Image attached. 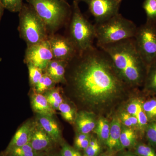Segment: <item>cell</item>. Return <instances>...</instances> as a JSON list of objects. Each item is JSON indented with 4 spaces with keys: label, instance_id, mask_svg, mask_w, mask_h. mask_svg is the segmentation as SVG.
<instances>
[{
    "label": "cell",
    "instance_id": "obj_11",
    "mask_svg": "<svg viewBox=\"0 0 156 156\" xmlns=\"http://www.w3.org/2000/svg\"><path fill=\"white\" fill-rule=\"evenodd\" d=\"M29 144L34 150L44 154L52 151L56 144L39 124L35 126Z\"/></svg>",
    "mask_w": 156,
    "mask_h": 156
},
{
    "label": "cell",
    "instance_id": "obj_28",
    "mask_svg": "<svg viewBox=\"0 0 156 156\" xmlns=\"http://www.w3.org/2000/svg\"><path fill=\"white\" fill-rule=\"evenodd\" d=\"M144 135L148 144L156 151V121L148 123L144 130Z\"/></svg>",
    "mask_w": 156,
    "mask_h": 156
},
{
    "label": "cell",
    "instance_id": "obj_8",
    "mask_svg": "<svg viewBox=\"0 0 156 156\" xmlns=\"http://www.w3.org/2000/svg\"><path fill=\"white\" fill-rule=\"evenodd\" d=\"M53 59L49 39L39 44L27 47L26 51L25 62L42 70H46L48 64Z\"/></svg>",
    "mask_w": 156,
    "mask_h": 156
},
{
    "label": "cell",
    "instance_id": "obj_31",
    "mask_svg": "<svg viewBox=\"0 0 156 156\" xmlns=\"http://www.w3.org/2000/svg\"><path fill=\"white\" fill-rule=\"evenodd\" d=\"M119 117L123 126L139 131L138 121L136 117L129 114L126 111L122 112Z\"/></svg>",
    "mask_w": 156,
    "mask_h": 156
},
{
    "label": "cell",
    "instance_id": "obj_40",
    "mask_svg": "<svg viewBox=\"0 0 156 156\" xmlns=\"http://www.w3.org/2000/svg\"><path fill=\"white\" fill-rule=\"evenodd\" d=\"M117 1H118V2H119V3H121V2H122V1H123V0H117Z\"/></svg>",
    "mask_w": 156,
    "mask_h": 156
},
{
    "label": "cell",
    "instance_id": "obj_25",
    "mask_svg": "<svg viewBox=\"0 0 156 156\" xmlns=\"http://www.w3.org/2000/svg\"><path fill=\"white\" fill-rule=\"evenodd\" d=\"M143 8L146 14V22L156 23V0H144Z\"/></svg>",
    "mask_w": 156,
    "mask_h": 156
},
{
    "label": "cell",
    "instance_id": "obj_10",
    "mask_svg": "<svg viewBox=\"0 0 156 156\" xmlns=\"http://www.w3.org/2000/svg\"><path fill=\"white\" fill-rule=\"evenodd\" d=\"M48 39L54 59L69 62L78 54L77 50L69 38L55 36Z\"/></svg>",
    "mask_w": 156,
    "mask_h": 156
},
{
    "label": "cell",
    "instance_id": "obj_20",
    "mask_svg": "<svg viewBox=\"0 0 156 156\" xmlns=\"http://www.w3.org/2000/svg\"><path fill=\"white\" fill-rule=\"evenodd\" d=\"M110 124L106 118L100 116L97 120L96 126L94 129V133L102 145L106 146L109 135Z\"/></svg>",
    "mask_w": 156,
    "mask_h": 156
},
{
    "label": "cell",
    "instance_id": "obj_9",
    "mask_svg": "<svg viewBox=\"0 0 156 156\" xmlns=\"http://www.w3.org/2000/svg\"><path fill=\"white\" fill-rule=\"evenodd\" d=\"M80 1L88 5L89 11L95 18V23L103 22L119 13L120 3L117 0Z\"/></svg>",
    "mask_w": 156,
    "mask_h": 156
},
{
    "label": "cell",
    "instance_id": "obj_35",
    "mask_svg": "<svg viewBox=\"0 0 156 156\" xmlns=\"http://www.w3.org/2000/svg\"><path fill=\"white\" fill-rule=\"evenodd\" d=\"M61 145L60 151L61 156H83L80 151L77 150L66 143H63Z\"/></svg>",
    "mask_w": 156,
    "mask_h": 156
},
{
    "label": "cell",
    "instance_id": "obj_17",
    "mask_svg": "<svg viewBox=\"0 0 156 156\" xmlns=\"http://www.w3.org/2000/svg\"><path fill=\"white\" fill-rule=\"evenodd\" d=\"M31 105L34 111L37 114L53 116L56 112L50 105L44 95L34 93L32 96Z\"/></svg>",
    "mask_w": 156,
    "mask_h": 156
},
{
    "label": "cell",
    "instance_id": "obj_3",
    "mask_svg": "<svg viewBox=\"0 0 156 156\" xmlns=\"http://www.w3.org/2000/svg\"><path fill=\"white\" fill-rule=\"evenodd\" d=\"M95 26L98 47L134 38L137 27L119 13Z\"/></svg>",
    "mask_w": 156,
    "mask_h": 156
},
{
    "label": "cell",
    "instance_id": "obj_44",
    "mask_svg": "<svg viewBox=\"0 0 156 156\" xmlns=\"http://www.w3.org/2000/svg\"><path fill=\"white\" fill-rule=\"evenodd\" d=\"M83 156H85V155H83Z\"/></svg>",
    "mask_w": 156,
    "mask_h": 156
},
{
    "label": "cell",
    "instance_id": "obj_42",
    "mask_svg": "<svg viewBox=\"0 0 156 156\" xmlns=\"http://www.w3.org/2000/svg\"><path fill=\"white\" fill-rule=\"evenodd\" d=\"M75 1H78H78H79V0H75Z\"/></svg>",
    "mask_w": 156,
    "mask_h": 156
},
{
    "label": "cell",
    "instance_id": "obj_41",
    "mask_svg": "<svg viewBox=\"0 0 156 156\" xmlns=\"http://www.w3.org/2000/svg\"><path fill=\"white\" fill-rule=\"evenodd\" d=\"M0 156H3L2 155V154H1L0 155Z\"/></svg>",
    "mask_w": 156,
    "mask_h": 156
},
{
    "label": "cell",
    "instance_id": "obj_18",
    "mask_svg": "<svg viewBox=\"0 0 156 156\" xmlns=\"http://www.w3.org/2000/svg\"><path fill=\"white\" fill-rule=\"evenodd\" d=\"M136 131L122 125L120 138V151L125 149L134 148L138 142V135Z\"/></svg>",
    "mask_w": 156,
    "mask_h": 156
},
{
    "label": "cell",
    "instance_id": "obj_39",
    "mask_svg": "<svg viewBox=\"0 0 156 156\" xmlns=\"http://www.w3.org/2000/svg\"><path fill=\"white\" fill-rule=\"evenodd\" d=\"M4 9H4V7H3V6L0 3V22H1V19H2V17Z\"/></svg>",
    "mask_w": 156,
    "mask_h": 156
},
{
    "label": "cell",
    "instance_id": "obj_6",
    "mask_svg": "<svg viewBox=\"0 0 156 156\" xmlns=\"http://www.w3.org/2000/svg\"><path fill=\"white\" fill-rule=\"evenodd\" d=\"M19 16L20 35L26 42L27 47L48 39L46 24L30 5L23 4Z\"/></svg>",
    "mask_w": 156,
    "mask_h": 156
},
{
    "label": "cell",
    "instance_id": "obj_15",
    "mask_svg": "<svg viewBox=\"0 0 156 156\" xmlns=\"http://www.w3.org/2000/svg\"><path fill=\"white\" fill-rule=\"evenodd\" d=\"M122 126L119 117L113 116L110 123L109 135L106 144L108 149L117 152L120 151V138Z\"/></svg>",
    "mask_w": 156,
    "mask_h": 156
},
{
    "label": "cell",
    "instance_id": "obj_7",
    "mask_svg": "<svg viewBox=\"0 0 156 156\" xmlns=\"http://www.w3.org/2000/svg\"><path fill=\"white\" fill-rule=\"evenodd\" d=\"M133 39L137 51L147 66L156 61V27L155 23L146 22L137 27Z\"/></svg>",
    "mask_w": 156,
    "mask_h": 156
},
{
    "label": "cell",
    "instance_id": "obj_16",
    "mask_svg": "<svg viewBox=\"0 0 156 156\" xmlns=\"http://www.w3.org/2000/svg\"><path fill=\"white\" fill-rule=\"evenodd\" d=\"M69 62L64 60L54 59L48 64L46 69V73L56 83L65 82L66 81L65 74L66 67Z\"/></svg>",
    "mask_w": 156,
    "mask_h": 156
},
{
    "label": "cell",
    "instance_id": "obj_29",
    "mask_svg": "<svg viewBox=\"0 0 156 156\" xmlns=\"http://www.w3.org/2000/svg\"><path fill=\"white\" fill-rule=\"evenodd\" d=\"M134 153L137 156H156V151L149 144L138 142L134 147Z\"/></svg>",
    "mask_w": 156,
    "mask_h": 156
},
{
    "label": "cell",
    "instance_id": "obj_32",
    "mask_svg": "<svg viewBox=\"0 0 156 156\" xmlns=\"http://www.w3.org/2000/svg\"><path fill=\"white\" fill-rule=\"evenodd\" d=\"M30 82L31 85L34 87L38 83L43 75V70L31 64H27Z\"/></svg>",
    "mask_w": 156,
    "mask_h": 156
},
{
    "label": "cell",
    "instance_id": "obj_1",
    "mask_svg": "<svg viewBox=\"0 0 156 156\" xmlns=\"http://www.w3.org/2000/svg\"><path fill=\"white\" fill-rule=\"evenodd\" d=\"M70 75L73 90L81 102L96 115H109L126 97L135 92L125 83L104 51L93 46L78 53Z\"/></svg>",
    "mask_w": 156,
    "mask_h": 156
},
{
    "label": "cell",
    "instance_id": "obj_38",
    "mask_svg": "<svg viewBox=\"0 0 156 156\" xmlns=\"http://www.w3.org/2000/svg\"><path fill=\"white\" fill-rule=\"evenodd\" d=\"M44 156H61L60 152L57 153H52V151L50 153L46 154Z\"/></svg>",
    "mask_w": 156,
    "mask_h": 156
},
{
    "label": "cell",
    "instance_id": "obj_19",
    "mask_svg": "<svg viewBox=\"0 0 156 156\" xmlns=\"http://www.w3.org/2000/svg\"><path fill=\"white\" fill-rule=\"evenodd\" d=\"M143 86L146 94L156 96V61L148 66Z\"/></svg>",
    "mask_w": 156,
    "mask_h": 156
},
{
    "label": "cell",
    "instance_id": "obj_24",
    "mask_svg": "<svg viewBox=\"0 0 156 156\" xmlns=\"http://www.w3.org/2000/svg\"><path fill=\"white\" fill-rule=\"evenodd\" d=\"M55 83H56L53 81L52 78L48 75V73H45L43 74L41 79L34 88L37 93L43 94L48 90L53 89Z\"/></svg>",
    "mask_w": 156,
    "mask_h": 156
},
{
    "label": "cell",
    "instance_id": "obj_33",
    "mask_svg": "<svg viewBox=\"0 0 156 156\" xmlns=\"http://www.w3.org/2000/svg\"><path fill=\"white\" fill-rule=\"evenodd\" d=\"M4 9L12 12H19L23 4V0H0Z\"/></svg>",
    "mask_w": 156,
    "mask_h": 156
},
{
    "label": "cell",
    "instance_id": "obj_34",
    "mask_svg": "<svg viewBox=\"0 0 156 156\" xmlns=\"http://www.w3.org/2000/svg\"><path fill=\"white\" fill-rule=\"evenodd\" d=\"M144 100L140 98H135L127 105L126 111L129 114L136 117L139 111L142 108Z\"/></svg>",
    "mask_w": 156,
    "mask_h": 156
},
{
    "label": "cell",
    "instance_id": "obj_23",
    "mask_svg": "<svg viewBox=\"0 0 156 156\" xmlns=\"http://www.w3.org/2000/svg\"><path fill=\"white\" fill-rule=\"evenodd\" d=\"M45 154L39 153L34 150L29 143L16 148L5 155L3 156H44Z\"/></svg>",
    "mask_w": 156,
    "mask_h": 156
},
{
    "label": "cell",
    "instance_id": "obj_12",
    "mask_svg": "<svg viewBox=\"0 0 156 156\" xmlns=\"http://www.w3.org/2000/svg\"><path fill=\"white\" fill-rule=\"evenodd\" d=\"M35 125L31 122L23 124L16 131L2 154L5 155L14 149L29 143Z\"/></svg>",
    "mask_w": 156,
    "mask_h": 156
},
{
    "label": "cell",
    "instance_id": "obj_4",
    "mask_svg": "<svg viewBox=\"0 0 156 156\" xmlns=\"http://www.w3.org/2000/svg\"><path fill=\"white\" fill-rule=\"evenodd\" d=\"M44 22L48 31H54L71 16L72 9L65 0H26Z\"/></svg>",
    "mask_w": 156,
    "mask_h": 156
},
{
    "label": "cell",
    "instance_id": "obj_26",
    "mask_svg": "<svg viewBox=\"0 0 156 156\" xmlns=\"http://www.w3.org/2000/svg\"><path fill=\"white\" fill-rule=\"evenodd\" d=\"M101 146L97 138L92 136L89 145L83 151V154L87 156H99L102 150Z\"/></svg>",
    "mask_w": 156,
    "mask_h": 156
},
{
    "label": "cell",
    "instance_id": "obj_27",
    "mask_svg": "<svg viewBox=\"0 0 156 156\" xmlns=\"http://www.w3.org/2000/svg\"><path fill=\"white\" fill-rule=\"evenodd\" d=\"M58 110L60 112L62 117L65 121L70 123H74L76 113L74 109L70 105L63 102L59 105Z\"/></svg>",
    "mask_w": 156,
    "mask_h": 156
},
{
    "label": "cell",
    "instance_id": "obj_13",
    "mask_svg": "<svg viewBox=\"0 0 156 156\" xmlns=\"http://www.w3.org/2000/svg\"><path fill=\"white\" fill-rule=\"evenodd\" d=\"M96 118L95 113L89 111L82 110L77 113L74 123L78 133L90 134L96 126Z\"/></svg>",
    "mask_w": 156,
    "mask_h": 156
},
{
    "label": "cell",
    "instance_id": "obj_37",
    "mask_svg": "<svg viewBox=\"0 0 156 156\" xmlns=\"http://www.w3.org/2000/svg\"><path fill=\"white\" fill-rule=\"evenodd\" d=\"M115 156H137L134 152L131 151H124L116 154Z\"/></svg>",
    "mask_w": 156,
    "mask_h": 156
},
{
    "label": "cell",
    "instance_id": "obj_14",
    "mask_svg": "<svg viewBox=\"0 0 156 156\" xmlns=\"http://www.w3.org/2000/svg\"><path fill=\"white\" fill-rule=\"evenodd\" d=\"M37 115L39 125L56 144H62L61 131L53 116Z\"/></svg>",
    "mask_w": 156,
    "mask_h": 156
},
{
    "label": "cell",
    "instance_id": "obj_30",
    "mask_svg": "<svg viewBox=\"0 0 156 156\" xmlns=\"http://www.w3.org/2000/svg\"><path fill=\"white\" fill-rule=\"evenodd\" d=\"M92 136L90 134L77 133L75 138L73 147L78 151H84L89 145Z\"/></svg>",
    "mask_w": 156,
    "mask_h": 156
},
{
    "label": "cell",
    "instance_id": "obj_21",
    "mask_svg": "<svg viewBox=\"0 0 156 156\" xmlns=\"http://www.w3.org/2000/svg\"><path fill=\"white\" fill-rule=\"evenodd\" d=\"M142 108L149 122L156 121V96L144 100Z\"/></svg>",
    "mask_w": 156,
    "mask_h": 156
},
{
    "label": "cell",
    "instance_id": "obj_5",
    "mask_svg": "<svg viewBox=\"0 0 156 156\" xmlns=\"http://www.w3.org/2000/svg\"><path fill=\"white\" fill-rule=\"evenodd\" d=\"M69 38L78 53L87 51L93 47L96 38L95 24L93 25L82 14L78 4L74 0L69 26Z\"/></svg>",
    "mask_w": 156,
    "mask_h": 156
},
{
    "label": "cell",
    "instance_id": "obj_36",
    "mask_svg": "<svg viewBox=\"0 0 156 156\" xmlns=\"http://www.w3.org/2000/svg\"><path fill=\"white\" fill-rule=\"evenodd\" d=\"M118 153L116 151H115L109 150L108 149L106 152L101 154L99 156H115Z\"/></svg>",
    "mask_w": 156,
    "mask_h": 156
},
{
    "label": "cell",
    "instance_id": "obj_2",
    "mask_svg": "<svg viewBox=\"0 0 156 156\" xmlns=\"http://www.w3.org/2000/svg\"><path fill=\"white\" fill-rule=\"evenodd\" d=\"M98 48L108 55L125 83L133 89L143 85L148 66L137 51L133 38Z\"/></svg>",
    "mask_w": 156,
    "mask_h": 156
},
{
    "label": "cell",
    "instance_id": "obj_43",
    "mask_svg": "<svg viewBox=\"0 0 156 156\" xmlns=\"http://www.w3.org/2000/svg\"><path fill=\"white\" fill-rule=\"evenodd\" d=\"M155 26H156V23H155Z\"/></svg>",
    "mask_w": 156,
    "mask_h": 156
},
{
    "label": "cell",
    "instance_id": "obj_22",
    "mask_svg": "<svg viewBox=\"0 0 156 156\" xmlns=\"http://www.w3.org/2000/svg\"><path fill=\"white\" fill-rule=\"evenodd\" d=\"M44 95L50 105L55 110H58L60 105L63 102L62 96L58 89H50L45 92Z\"/></svg>",
    "mask_w": 156,
    "mask_h": 156
}]
</instances>
